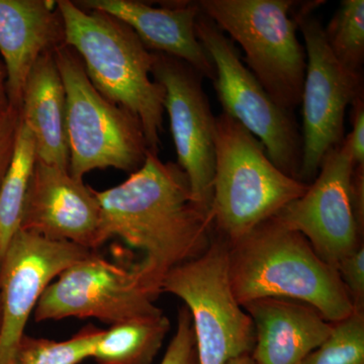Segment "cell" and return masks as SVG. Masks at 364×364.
Wrapping results in <instances>:
<instances>
[{
  "label": "cell",
  "mask_w": 364,
  "mask_h": 364,
  "mask_svg": "<svg viewBox=\"0 0 364 364\" xmlns=\"http://www.w3.org/2000/svg\"><path fill=\"white\" fill-rule=\"evenodd\" d=\"M95 193L102 244L117 237L140 250L136 268L158 296L167 273L202 255L214 238L212 218L193 202L186 172L152 151L123 183Z\"/></svg>",
  "instance_id": "6da1fadb"
},
{
  "label": "cell",
  "mask_w": 364,
  "mask_h": 364,
  "mask_svg": "<svg viewBox=\"0 0 364 364\" xmlns=\"http://www.w3.org/2000/svg\"><path fill=\"white\" fill-rule=\"evenodd\" d=\"M228 270L241 306L256 299H294L314 306L330 323L353 312L336 268L318 257L299 232L274 218L228 242Z\"/></svg>",
  "instance_id": "7a4b0ae2"
},
{
  "label": "cell",
  "mask_w": 364,
  "mask_h": 364,
  "mask_svg": "<svg viewBox=\"0 0 364 364\" xmlns=\"http://www.w3.org/2000/svg\"><path fill=\"white\" fill-rule=\"evenodd\" d=\"M63 20L65 45L77 52L95 90L138 117L146 142L159 152L165 91L151 78L153 52L133 30L109 14L56 1Z\"/></svg>",
  "instance_id": "3957f363"
},
{
  "label": "cell",
  "mask_w": 364,
  "mask_h": 364,
  "mask_svg": "<svg viewBox=\"0 0 364 364\" xmlns=\"http://www.w3.org/2000/svg\"><path fill=\"white\" fill-rule=\"evenodd\" d=\"M215 146L213 229L227 242L272 219L310 186L280 171L259 140L223 112L215 119Z\"/></svg>",
  "instance_id": "277c9868"
},
{
  "label": "cell",
  "mask_w": 364,
  "mask_h": 364,
  "mask_svg": "<svg viewBox=\"0 0 364 364\" xmlns=\"http://www.w3.org/2000/svg\"><path fill=\"white\" fill-rule=\"evenodd\" d=\"M200 11L245 53L251 73L282 109L301 105L306 55L289 0H200Z\"/></svg>",
  "instance_id": "5b68a950"
},
{
  "label": "cell",
  "mask_w": 364,
  "mask_h": 364,
  "mask_svg": "<svg viewBox=\"0 0 364 364\" xmlns=\"http://www.w3.org/2000/svg\"><path fill=\"white\" fill-rule=\"evenodd\" d=\"M54 57L65 88L71 176L83 181L88 172L109 167L136 171L149 151L138 117L95 90L71 47H57Z\"/></svg>",
  "instance_id": "8992f818"
},
{
  "label": "cell",
  "mask_w": 364,
  "mask_h": 364,
  "mask_svg": "<svg viewBox=\"0 0 364 364\" xmlns=\"http://www.w3.org/2000/svg\"><path fill=\"white\" fill-rule=\"evenodd\" d=\"M161 293L182 299L191 313L198 364H227L251 354L255 330L235 298L228 270V242L217 236L205 252L167 273Z\"/></svg>",
  "instance_id": "52a82bcc"
},
{
  "label": "cell",
  "mask_w": 364,
  "mask_h": 364,
  "mask_svg": "<svg viewBox=\"0 0 364 364\" xmlns=\"http://www.w3.org/2000/svg\"><path fill=\"white\" fill-rule=\"evenodd\" d=\"M196 35L214 63L213 82L223 112L257 136L280 171L299 181L303 141L294 112L270 97L244 64L233 41L200 9Z\"/></svg>",
  "instance_id": "ba28073f"
},
{
  "label": "cell",
  "mask_w": 364,
  "mask_h": 364,
  "mask_svg": "<svg viewBox=\"0 0 364 364\" xmlns=\"http://www.w3.org/2000/svg\"><path fill=\"white\" fill-rule=\"evenodd\" d=\"M320 2L293 11L305 41L306 70L303 105L301 169L299 181L311 184L318 176L326 155L343 142L347 107L363 95V76L340 65L325 39L324 28L312 11Z\"/></svg>",
  "instance_id": "9c48e42d"
},
{
  "label": "cell",
  "mask_w": 364,
  "mask_h": 364,
  "mask_svg": "<svg viewBox=\"0 0 364 364\" xmlns=\"http://www.w3.org/2000/svg\"><path fill=\"white\" fill-rule=\"evenodd\" d=\"M158 296L136 264H117L95 252L60 273L33 311L36 322L95 318L111 326L161 314Z\"/></svg>",
  "instance_id": "30bf717a"
},
{
  "label": "cell",
  "mask_w": 364,
  "mask_h": 364,
  "mask_svg": "<svg viewBox=\"0 0 364 364\" xmlns=\"http://www.w3.org/2000/svg\"><path fill=\"white\" fill-rule=\"evenodd\" d=\"M353 162L346 139L326 155L305 195L280 210L274 219L299 232L321 259L336 268L363 243V218L352 191Z\"/></svg>",
  "instance_id": "8fae6325"
},
{
  "label": "cell",
  "mask_w": 364,
  "mask_h": 364,
  "mask_svg": "<svg viewBox=\"0 0 364 364\" xmlns=\"http://www.w3.org/2000/svg\"><path fill=\"white\" fill-rule=\"evenodd\" d=\"M151 74L164 88L177 164L188 176L193 202L212 218L215 117L203 90V77L186 62L157 52H153Z\"/></svg>",
  "instance_id": "7c38bea8"
},
{
  "label": "cell",
  "mask_w": 364,
  "mask_h": 364,
  "mask_svg": "<svg viewBox=\"0 0 364 364\" xmlns=\"http://www.w3.org/2000/svg\"><path fill=\"white\" fill-rule=\"evenodd\" d=\"M93 251L18 230L0 261V364L14 351L41 296L57 277Z\"/></svg>",
  "instance_id": "4fadbf2b"
},
{
  "label": "cell",
  "mask_w": 364,
  "mask_h": 364,
  "mask_svg": "<svg viewBox=\"0 0 364 364\" xmlns=\"http://www.w3.org/2000/svg\"><path fill=\"white\" fill-rule=\"evenodd\" d=\"M102 210L95 189L68 170L37 160L21 217V230L88 250L102 246Z\"/></svg>",
  "instance_id": "5bb4252c"
},
{
  "label": "cell",
  "mask_w": 364,
  "mask_h": 364,
  "mask_svg": "<svg viewBox=\"0 0 364 364\" xmlns=\"http://www.w3.org/2000/svg\"><path fill=\"white\" fill-rule=\"evenodd\" d=\"M81 9L114 16L136 33L144 46L186 62L203 77L214 81L213 60L196 35L198 1L170 2L161 9L134 0H82L74 1Z\"/></svg>",
  "instance_id": "9a60e30c"
},
{
  "label": "cell",
  "mask_w": 364,
  "mask_h": 364,
  "mask_svg": "<svg viewBox=\"0 0 364 364\" xmlns=\"http://www.w3.org/2000/svg\"><path fill=\"white\" fill-rule=\"evenodd\" d=\"M63 44V20L56 1L0 0V53L9 105L21 109L23 90L36 61Z\"/></svg>",
  "instance_id": "2e32d148"
},
{
  "label": "cell",
  "mask_w": 364,
  "mask_h": 364,
  "mask_svg": "<svg viewBox=\"0 0 364 364\" xmlns=\"http://www.w3.org/2000/svg\"><path fill=\"white\" fill-rule=\"evenodd\" d=\"M242 306L255 330V364H301L332 331L314 306L294 299H260Z\"/></svg>",
  "instance_id": "e0dca14e"
},
{
  "label": "cell",
  "mask_w": 364,
  "mask_h": 364,
  "mask_svg": "<svg viewBox=\"0 0 364 364\" xmlns=\"http://www.w3.org/2000/svg\"><path fill=\"white\" fill-rule=\"evenodd\" d=\"M21 112L35 138L38 160L69 171L66 93L54 50L41 55L28 74Z\"/></svg>",
  "instance_id": "ac0fdd59"
},
{
  "label": "cell",
  "mask_w": 364,
  "mask_h": 364,
  "mask_svg": "<svg viewBox=\"0 0 364 364\" xmlns=\"http://www.w3.org/2000/svg\"><path fill=\"white\" fill-rule=\"evenodd\" d=\"M169 330L163 313L112 325L98 340L92 358L97 364H151Z\"/></svg>",
  "instance_id": "d6986e66"
},
{
  "label": "cell",
  "mask_w": 364,
  "mask_h": 364,
  "mask_svg": "<svg viewBox=\"0 0 364 364\" xmlns=\"http://www.w3.org/2000/svg\"><path fill=\"white\" fill-rule=\"evenodd\" d=\"M37 160L35 138L21 119L13 158L0 186V261L20 230L26 193Z\"/></svg>",
  "instance_id": "ffe728a7"
},
{
  "label": "cell",
  "mask_w": 364,
  "mask_h": 364,
  "mask_svg": "<svg viewBox=\"0 0 364 364\" xmlns=\"http://www.w3.org/2000/svg\"><path fill=\"white\" fill-rule=\"evenodd\" d=\"M105 330L90 324L66 341H54L23 335L11 364H79L92 358Z\"/></svg>",
  "instance_id": "44dd1931"
},
{
  "label": "cell",
  "mask_w": 364,
  "mask_h": 364,
  "mask_svg": "<svg viewBox=\"0 0 364 364\" xmlns=\"http://www.w3.org/2000/svg\"><path fill=\"white\" fill-rule=\"evenodd\" d=\"M325 39L340 65L363 76L364 63V1L342 0L329 25Z\"/></svg>",
  "instance_id": "7402d4cb"
},
{
  "label": "cell",
  "mask_w": 364,
  "mask_h": 364,
  "mask_svg": "<svg viewBox=\"0 0 364 364\" xmlns=\"http://www.w3.org/2000/svg\"><path fill=\"white\" fill-rule=\"evenodd\" d=\"M301 364H364V312L332 323V331Z\"/></svg>",
  "instance_id": "603a6c76"
},
{
  "label": "cell",
  "mask_w": 364,
  "mask_h": 364,
  "mask_svg": "<svg viewBox=\"0 0 364 364\" xmlns=\"http://www.w3.org/2000/svg\"><path fill=\"white\" fill-rule=\"evenodd\" d=\"M160 364H198L193 321L186 306L179 309L176 334Z\"/></svg>",
  "instance_id": "cb8c5ba5"
},
{
  "label": "cell",
  "mask_w": 364,
  "mask_h": 364,
  "mask_svg": "<svg viewBox=\"0 0 364 364\" xmlns=\"http://www.w3.org/2000/svg\"><path fill=\"white\" fill-rule=\"evenodd\" d=\"M336 269L350 296L354 310L364 312L363 243L340 261Z\"/></svg>",
  "instance_id": "d4e9b609"
},
{
  "label": "cell",
  "mask_w": 364,
  "mask_h": 364,
  "mask_svg": "<svg viewBox=\"0 0 364 364\" xmlns=\"http://www.w3.org/2000/svg\"><path fill=\"white\" fill-rule=\"evenodd\" d=\"M21 109L9 105L0 117V186L13 158L16 134L21 119Z\"/></svg>",
  "instance_id": "484cf974"
},
{
  "label": "cell",
  "mask_w": 364,
  "mask_h": 364,
  "mask_svg": "<svg viewBox=\"0 0 364 364\" xmlns=\"http://www.w3.org/2000/svg\"><path fill=\"white\" fill-rule=\"evenodd\" d=\"M352 131L345 136L353 166H364V100L363 93L358 95L351 105Z\"/></svg>",
  "instance_id": "4316f807"
},
{
  "label": "cell",
  "mask_w": 364,
  "mask_h": 364,
  "mask_svg": "<svg viewBox=\"0 0 364 364\" xmlns=\"http://www.w3.org/2000/svg\"><path fill=\"white\" fill-rule=\"evenodd\" d=\"M9 107L6 93V70L4 64L0 62V117L9 109Z\"/></svg>",
  "instance_id": "83f0119b"
},
{
  "label": "cell",
  "mask_w": 364,
  "mask_h": 364,
  "mask_svg": "<svg viewBox=\"0 0 364 364\" xmlns=\"http://www.w3.org/2000/svg\"><path fill=\"white\" fill-rule=\"evenodd\" d=\"M227 364H255V363H254L251 354H244V355L239 356V358L228 361Z\"/></svg>",
  "instance_id": "f1b7e54d"
}]
</instances>
